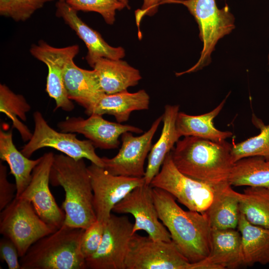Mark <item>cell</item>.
<instances>
[{
  "instance_id": "40",
  "label": "cell",
  "mask_w": 269,
  "mask_h": 269,
  "mask_svg": "<svg viewBox=\"0 0 269 269\" xmlns=\"http://www.w3.org/2000/svg\"><path fill=\"white\" fill-rule=\"evenodd\" d=\"M67 0H58L60 1H66Z\"/></svg>"
},
{
  "instance_id": "5",
  "label": "cell",
  "mask_w": 269,
  "mask_h": 269,
  "mask_svg": "<svg viewBox=\"0 0 269 269\" xmlns=\"http://www.w3.org/2000/svg\"><path fill=\"white\" fill-rule=\"evenodd\" d=\"M165 3L181 4L187 7L198 25L199 37L203 42L196 63L186 71L176 73V75L194 72L208 65L218 41L235 27V17L228 6L219 8L215 0H160V5Z\"/></svg>"
},
{
  "instance_id": "30",
  "label": "cell",
  "mask_w": 269,
  "mask_h": 269,
  "mask_svg": "<svg viewBox=\"0 0 269 269\" xmlns=\"http://www.w3.org/2000/svg\"><path fill=\"white\" fill-rule=\"evenodd\" d=\"M254 123L260 128V133L257 135L246 140L233 143L231 156L233 162L243 158L261 156L269 160V124L266 126L259 122L258 118H254Z\"/></svg>"
},
{
  "instance_id": "13",
  "label": "cell",
  "mask_w": 269,
  "mask_h": 269,
  "mask_svg": "<svg viewBox=\"0 0 269 269\" xmlns=\"http://www.w3.org/2000/svg\"><path fill=\"white\" fill-rule=\"evenodd\" d=\"M79 47L73 45L64 47H55L43 40L33 44L30 49L31 54L44 63L48 68L46 91L56 103V109L71 112L74 105L68 97L63 81V71L66 64L78 54Z\"/></svg>"
},
{
  "instance_id": "20",
  "label": "cell",
  "mask_w": 269,
  "mask_h": 269,
  "mask_svg": "<svg viewBox=\"0 0 269 269\" xmlns=\"http://www.w3.org/2000/svg\"><path fill=\"white\" fill-rule=\"evenodd\" d=\"M179 111L178 105H167L164 107L162 114L163 127L160 137L152 146L147 156L144 176L146 185H150L152 179L159 172L166 155L180 138L176 127Z\"/></svg>"
},
{
  "instance_id": "14",
  "label": "cell",
  "mask_w": 269,
  "mask_h": 269,
  "mask_svg": "<svg viewBox=\"0 0 269 269\" xmlns=\"http://www.w3.org/2000/svg\"><path fill=\"white\" fill-rule=\"evenodd\" d=\"M112 212L130 214L134 217L133 234L142 230L153 240L171 241L169 232L159 218L150 185L144 183L133 189L114 207Z\"/></svg>"
},
{
  "instance_id": "21",
  "label": "cell",
  "mask_w": 269,
  "mask_h": 269,
  "mask_svg": "<svg viewBox=\"0 0 269 269\" xmlns=\"http://www.w3.org/2000/svg\"><path fill=\"white\" fill-rule=\"evenodd\" d=\"M93 68L97 73L102 90L106 94L127 90L141 79L138 70L121 59H99Z\"/></svg>"
},
{
  "instance_id": "35",
  "label": "cell",
  "mask_w": 269,
  "mask_h": 269,
  "mask_svg": "<svg viewBox=\"0 0 269 269\" xmlns=\"http://www.w3.org/2000/svg\"><path fill=\"white\" fill-rule=\"evenodd\" d=\"M16 185L7 179V168L0 163V211L6 207L15 197Z\"/></svg>"
},
{
  "instance_id": "15",
  "label": "cell",
  "mask_w": 269,
  "mask_h": 269,
  "mask_svg": "<svg viewBox=\"0 0 269 269\" xmlns=\"http://www.w3.org/2000/svg\"><path fill=\"white\" fill-rule=\"evenodd\" d=\"M54 156L52 152L41 156V161L32 171L29 184L18 198L29 201L39 217L47 224L58 229L63 225L65 213L57 205L49 187Z\"/></svg>"
},
{
  "instance_id": "27",
  "label": "cell",
  "mask_w": 269,
  "mask_h": 269,
  "mask_svg": "<svg viewBox=\"0 0 269 269\" xmlns=\"http://www.w3.org/2000/svg\"><path fill=\"white\" fill-rule=\"evenodd\" d=\"M229 183L231 186L261 187L269 190V160L261 156L238 160L234 164Z\"/></svg>"
},
{
  "instance_id": "34",
  "label": "cell",
  "mask_w": 269,
  "mask_h": 269,
  "mask_svg": "<svg viewBox=\"0 0 269 269\" xmlns=\"http://www.w3.org/2000/svg\"><path fill=\"white\" fill-rule=\"evenodd\" d=\"M0 256L9 269H21L16 246L12 241L4 237L0 240Z\"/></svg>"
},
{
  "instance_id": "39",
  "label": "cell",
  "mask_w": 269,
  "mask_h": 269,
  "mask_svg": "<svg viewBox=\"0 0 269 269\" xmlns=\"http://www.w3.org/2000/svg\"><path fill=\"white\" fill-rule=\"evenodd\" d=\"M53 0H45V1L46 2H48V1H53Z\"/></svg>"
},
{
  "instance_id": "36",
  "label": "cell",
  "mask_w": 269,
  "mask_h": 269,
  "mask_svg": "<svg viewBox=\"0 0 269 269\" xmlns=\"http://www.w3.org/2000/svg\"><path fill=\"white\" fill-rule=\"evenodd\" d=\"M160 0H143L141 8L135 11L136 23L138 27L142 18L145 15L151 16L157 11Z\"/></svg>"
},
{
  "instance_id": "19",
  "label": "cell",
  "mask_w": 269,
  "mask_h": 269,
  "mask_svg": "<svg viewBox=\"0 0 269 269\" xmlns=\"http://www.w3.org/2000/svg\"><path fill=\"white\" fill-rule=\"evenodd\" d=\"M63 81L68 98L82 106L88 115L105 93L101 89L95 69L86 70L70 60L63 71Z\"/></svg>"
},
{
  "instance_id": "12",
  "label": "cell",
  "mask_w": 269,
  "mask_h": 269,
  "mask_svg": "<svg viewBox=\"0 0 269 269\" xmlns=\"http://www.w3.org/2000/svg\"><path fill=\"white\" fill-rule=\"evenodd\" d=\"M162 115L157 118L149 130L135 136L131 132L121 135L122 146L117 154L112 158L103 157L104 168L116 175L144 177V163L152 147V140L160 123Z\"/></svg>"
},
{
  "instance_id": "37",
  "label": "cell",
  "mask_w": 269,
  "mask_h": 269,
  "mask_svg": "<svg viewBox=\"0 0 269 269\" xmlns=\"http://www.w3.org/2000/svg\"><path fill=\"white\" fill-rule=\"evenodd\" d=\"M9 0H0V14L9 17Z\"/></svg>"
},
{
  "instance_id": "3",
  "label": "cell",
  "mask_w": 269,
  "mask_h": 269,
  "mask_svg": "<svg viewBox=\"0 0 269 269\" xmlns=\"http://www.w3.org/2000/svg\"><path fill=\"white\" fill-rule=\"evenodd\" d=\"M50 182L64 190L61 206L65 213L64 225L85 229L97 220L90 176L84 159L54 154Z\"/></svg>"
},
{
  "instance_id": "41",
  "label": "cell",
  "mask_w": 269,
  "mask_h": 269,
  "mask_svg": "<svg viewBox=\"0 0 269 269\" xmlns=\"http://www.w3.org/2000/svg\"><path fill=\"white\" fill-rule=\"evenodd\" d=\"M268 62H269V54L268 55Z\"/></svg>"
},
{
  "instance_id": "22",
  "label": "cell",
  "mask_w": 269,
  "mask_h": 269,
  "mask_svg": "<svg viewBox=\"0 0 269 269\" xmlns=\"http://www.w3.org/2000/svg\"><path fill=\"white\" fill-rule=\"evenodd\" d=\"M149 103V96L144 90L135 93L126 90L112 94H104L87 115H111L117 122L122 123L129 119L133 112L148 110Z\"/></svg>"
},
{
  "instance_id": "8",
  "label": "cell",
  "mask_w": 269,
  "mask_h": 269,
  "mask_svg": "<svg viewBox=\"0 0 269 269\" xmlns=\"http://www.w3.org/2000/svg\"><path fill=\"white\" fill-rule=\"evenodd\" d=\"M33 118L34 132L21 150L25 156L29 158L40 148L51 147L76 160L86 158L91 163L104 167L102 157L96 153L95 147L90 140H80L75 134L56 131L48 124L39 111L33 113Z\"/></svg>"
},
{
  "instance_id": "25",
  "label": "cell",
  "mask_w": 269,
  "mask_h": 269,
  "mask_svg": "<svg viewBox=\"0 0 269 269\" xmlns=\"http://www.w3.org/2000/svg\"><path fill=\"white\" fill-rule=\"evenodd\" d=\"M237 228L241 235L243 264H269V230L250 223L241 213Z\"/></svg>"
},
{
  "instance_id": "16",
  "label": "cell",
  "mask_w": 269,
  "mask_h": 269,
  "mask_svg": "<svg viewBox=\"0 0 269 269\" xmlns=\"http://www.w3.org/2000/svg\"><path fill=\"white\" fill-rule=\"evenodd\" d=\"M57 127L62 132L82 134L95 148L105 149L118 148L120 144L119 137L126 132L143 133L139 128L110 122L97 114H93L86 119L80 117L68 118L58 122Z\"/></svg>"
},
{
  "instance_id": "28",
  "label": "cell",
  "mask_w": 269,
  "mask_h": 269,
  "mask_svg": "<svg viewBox=\"0 0 269 269\" xmlns=\"http://www.w3.org/2000/svg\"><path fill=\"white\" fill-rule=\"evenodd\" d=\"M236 194L240 212L250 223L269 230V190L247 186L243 193Z\"/></svg>"
},
{
  "instance_id": "4",
  "label": "cell",
  "mask_w": 269,
  "mask_h": 269,
  "mask_svg": "<svg viewBox=\"0 0 269 269\" xmlns=\"http://www.w3.org/2000/svg\"><path fill=\"white\" fill-rule=\"evenodd\" d=\"M84 230L63 224L41 238L20 258L21 269H86L80 250Z\"/></svg>"
},
{
  "instance_id": "2",
  "label": "cell",
  "mask_w": 269,
  "mask_h": 269,
  "mask_svg": "<svg viewBox=\"0 0 269 269\" xmlns=\"http://www.w3.org/2000/svg\"><path fill=\"white\" fill-rule=\"evenodd\" d=\"M152 195L159 218L181 253L191 264L205 259L210 252L211 230L206 215L184 210L162 189L152 187Z\"/></svg>"
},
{
  "instance_id": "17",
  "label": "cell",
  "mask_w": 269,
  "mask_h": 269,
  "mask_svg": "<svg viewBox=\"0 0 269 269\" xmlns=\"http://www.w3.org/2000/svg\"><path fill=\"white\" fill-rule=\"evenodd\" d=\"M56 7V16L62 18L85 44L88 49L86 59L91 67L93 68L101 58L121 59L125 56L123 47H115L108 44L101 35L86 24L78 16L77 11L66 1H58Z\"/></svg>"
},
{
  "instance_id": "32",
  "label": "cell",
  "mask_w": 269,
  "mask_h": 269,
  "mask_svg": "<svg viewBox=\"0 0 269 269\" xmlns=\"http://www.w3.org/2000/svg\"><path fill=\"white\" fill-rule=\"evenodd\" d=\"M104 225L96 220L84 230L81 240L80 250L85 260L95 253L100 246L104 234Z\"/></svg>"
},
{
  "instance_id": "6",
  "label": "cell",
  "mask_w": 269,
  "mask_h": 269,
  "mask_svg": "<svg viewBox=\"0 0 269 269\" xmlns=\"http://www.w3.org/2000/svg\"><path fill=\"white\" fill-rule=\"evenodd\" d=\"M56 230L39 217L26 199L15 197L0 211V233L13 242L20 258L36 241Z\"/></svg>"
},
{
  "instance_id": "1",
  "label": "cell",
  "mask_w": 269,
  "mask_h": 269,
  "mask_svg": "<svg viewBox=\"0 0 269 269\" xmlns=\"http://www.w3.org/2000/svg\"><path fill=\"white\" fill-rule=\"evenodd\" d=\"M232 144L226 140L214 141L195 136L179 139L171 151L172 159L183 174L215 188L229 183L234 163Z\"/></svg>"
},
{
  "instance_id": "10",
  "label": "cell",
  "mask_w": 269,
  "mask_h": 269,
  "mask_svg": "<svg viewBox=\"0 0 269 269\" xmlns=\"http://www.w3.org/2000/svg\"><path fill=\"white\" fill-rule=\"evenodd\" d=\"M133 226L128 216L111 213L104 225L100 246L95 253L85 260L86 269H126L125 260Z\"/></svg>"
},
{
  "instance_id": "18",
  "label": "cell",
  "mask_w": 269,
  "mask_h": 269,
  "mask_svg": "<svg viewBox=\"0 0 269 269\" xmlns=\"http://www.w3.org/2000/svg\"><path fill=\"white\" fill-rule=\"evenodd\" d=\"M243 264L241 235L235 229H211L210 250L204 260L190 269H234Z\"/></svg>"
},
{
  "instance_id": "7",
  "label": "cell",
  "mask_w": 269,
  "mask_h": 269,
  "mask_svg": "<svg viewBox=\"0 0 269 269\" xmlns=\"http://www.w3.org/2000/svg\"><path fill=\"white\" fill-rule=\"evenodd\" d=\"M150 185L167 192L188 210L201 213L208 209L218 190L222 188H215L181 173L174 164L170 152Z\"/></svg>"
},
{
  "instance_id": "29",
  "label": "cell",
  "mask_w": 269,
  "mask_h": 269,
  "mask_svg": "<svg viewBox=\"0 0 269 269\" xmlns=\"http://www.w3.org/2000/svg\"><path fill=\"white\" fill-rule=\"evenodd\" d=\"M30 109L22 95L14 93L5 84H0V112L11 120L13 127L18 131L24 141H28L32 133L19 119L26 121V113Z\"/></svg>"
},
{
  "instance_id": "9",
  "label": "cell",
  "mask_w": 269,
  "mask_h": 269,
  "mask_svg": "<svg viewBox=\"0 0 269 269\" xmlns=\"http://www.w3.org/2000/svg\"><path fill=\"white\" fill-rule=\"evenodd\" d=\"M190 264L172 241H155L136 233L125 260L126 269H190Z\"/></svg>"
},
{
  "instance_id": "38",
  "label": "cell",
  "mask_w": 269,
  "mask_h": 269,
  "mask_svg": "<svg viewBox=\"0 0 269 269\" xmlns=\"http://www.w3.org/2000/svg\"><path fill=\"white\" fill-rule=\"evenodd\" d=\"M119 0L124 2L126 5V6H127V7H128V8H129V9L130 8V7L129 6V4H128V0Z\"/></svg>"
},
{
  "instance_id": "24",
  "label": "cell",
  "mask_w": 269,
  "mask_h": 269,
  "mask_svg": "<svg viewBox=\"0 0 269 269\" xmlns=\"http://www.w3.org/2000/svg\"><path fill=\"white\" fill-rule=\"evenodd\" d=\"M227 97L215 109L198 116L188 115L179 112L176 127L178 135L181 136H195L214 141H222L232 136L229 131H221L214 125L213 120L223 108Z\"/></svg>"
},
{
  "instance_id": "26",
  "label": "cell",
  "mask_w": 269,
  "mask_h": 269,
  "mask_svg": "<svg viewBox=\"0 0 269 269\" xmlns=\"http://www.w3.org/2000/svg\"><path fill=\"white\" fill-rule=\"evenodd\" d=\"M231 185L220 188L211 204L204 212L211 229H235L240 216L239 201Z\"/></svg>"
},
{
  "instance_id": "23",
  "label": "cell",
  "mask_w": 269,
  "mask_h": 269,
  "mask_svg": "<svg viewBox=\"0 0 269 269\" xmlns=\"http://www.w3.org/2000/svg\"><path fill=\"white\" fill-rule=\"evenodd\" d=\"M0 158L8 164L9 174L15 181L16 192L15 197H19L29 184L32 171L40 162L41 156L36 159H30L18 150L12 139V130L0 131Z\"/></svg>"
},
{
  "instance_id": "11",
  "label": "cell",
  "mask_w": 269,
  "mask_h": 269,
  "mask_svg": "<svg viewBox=\"0 0 269 269\" xmlns=\"http://www.w3.org/2000/svg\"><path fill=\"white\" fill-rule=\"evenodd\" d=\"M97 220L105 224L114 207L130 192L145 183L144 177L113 175L93 163L88 166Z\"/></svg>"
},
{
  "instance_id": "33",
  "label": "cell",
  "mask_w": 269,
  "mask_h": 269,
  "mask_svg": "<svg viewBox=\"0 0 269 269\" xmlns=\"http://www.w3.org/2000/svg\"><path fill=\"white\" fill-rule=\"evenodd\" d=\"M9 17L15 21H24L41 8L45 0H9Z\"/></svg>"
},
{
  "instance_id": "31",
  "label": "cell",
  "mask_w": 269,
  "mask_h": 269,
  "mask_svg": "<svg viewBox=\"0 0 269 269\" xmlns=\"http://www.w3.org/2000/svg\"><path fill=\"white\" fill-rule=\"evenodd\" d=\"M66 2L77 11H93L100 14L109 24L114 23L117 10L127 7L119 0H67Z\"/></svg>"
}]
</instances>
